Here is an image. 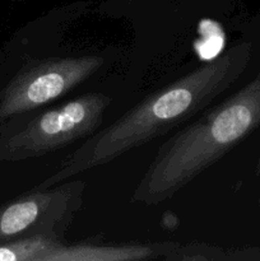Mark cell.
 I'll return each instance as SVG.
<instances>
[{
    "label": "cell",
    "mask_w": 260,
    "mask_h": 261,
    "mask_svg": "<svg viewBox=\"0 0 260 261\" xmlns=\"http://www.w3.org/2000/svg\"><path fill=\"white\" fill-rule=\"evenodd\" d=\"M111 103L105 93H87L40 112L0 138V161L19 162L56 152L97 132Z\"/></svg>",
    "instance_id": "3957f363"
},
{
    "label": "cell",
    "mask_w": 260,
    "mask_h": 261,
    "mask_svg": "<svg viewBox=\"0 0 260 261\" xmlns=\"http://www.w3.org/2000/svg\"><path fill=\"white\" fill-rule=\"evenodd\" d=\"M251 51L250 42L235 43L209 63L153 92L109 126L89 135L37 188H53L112 162L195 117L240 78L251 59Z\"/></svg>",
    "instance_id": "6da1fadb"
},
{
    "label": "cell",
    "mask_w": 260,
    "mask_h": 261,
    "mask_svg": "<svg viewBox=\"0 0 260 261\" xmlns=\"http://www.w3.org/2000/svg\"><path fill=\"white\" fill-rule=\"evenodd\" d=\"M83 181H63L25 193L0 206V244L32 236L64 239L82 205Z\"/></svg>",
    "instance_id": "5b68a950"
},
{
    "label": "cell",
    "mask_w": 260,
    "mask_h": 261,
    "mask_svg": "<svg viewBox=\"0 0 260 261\" xmlns=\"http://www.w3.org/2000/svg\"><path fill=\"white\" fill-rule=\"evenodd\" d=\"M178 242L166 241L149 245H68L64 239L37 236L35 261H134L167 259Z\"/></svg>",
    "instance_id": "8992f818"
},
{
    "label": "cell",
    "mask_w": 260,
    "mask_h": 261,
    "mask_svg": "<svg viewBox=\"0 0 260 261\" xmlns=\"http://www.w3.org/2000/svg\"><path fill=\"white\" fill-rule=\"evenodd\" d=\"M260 125V69L240 91L171 135L158 148L132 200L157 205L221 161Z\"/></svg>",
    "instance_id": "7a4b0ae2"
},
{
    "label": "cell",
    "mask_w": 260,
    "mask_h": 261,
    "mask_svg": "<svg viewBox=\"0 0 260 261\" xmlns=\"http://www.w3.org/2000/svg\"><path fill=\"white\" fill-rule=\"evenodd\" d=\"M98 55L35 60L23 66L0 93V124L61 98L96 74Z\"/></svg>",
    "instance_id": "277c9868"
},
{
    "label": "cell",
    "mask_w": 260,
    "mask_h": 261,
    "mask_svg": "<svg viewBox=\"0 0 260 261\" xmlns=\"http://www.w3.org/2000/svg\"><path fill=\"white\" fill-rule=\"evenodd\" d=\"M166 260H260V249L245 250H221L213 246H206L204 244H189L180 246L170 255Z\"/></svg>",
    "instance_id": "52a82bcc"
}]
</instances>
